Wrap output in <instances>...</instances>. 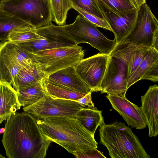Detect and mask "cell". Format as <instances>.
Wrapping results in <instances>:
<instances>
[{"instance_id":"31","label":"cell","mask_w":158,"mask_h":158,"mask_svg":"<svg viewBox=\"0 0 158 158\" xmlns=\"http://www.w3.org/2000/svg\"><path fill=\"white\" fill-rule=\"evenodd\" d=\"M148 80L154 82L158 81V61L156 62L148 72L143 78L142 80Z\"/></svg>"},{"instance_id":"19","label":"cell","mask_w":158,"mask_h":158,"mask_svg":"<svg viewBox=\"0 0 158 158\" xmlns=\"http://www.w3.org/2000/svg\"><path fill=\"white\" fill-rule=\"evenodd\" d=\"M46 77L39 67L34 63L21 69L14 79L11 85L17 90L36 84Z\"/></svg>"},{"instance_id":"10","label":"cell","mask_w":158,"mask_h":158,"mask_svg":"<svg viewBox=\"0 0 158 158\" xmlns=\"http://www.w3.org/2000/svg\"><path fill=\"white\" fill-rule=\"evenodd\" d=\"M137 11L135 26L129 35L123 40L148 48L152 47L154 34L158 30L157 19L146 2Z\"/></svg>"},{"instance_id":"5","label":"cell","mask_w":158,"mask_h":158,"mask_svg":"<svg viewBox=\"0 0 158 158\" xmlns=\"http://www.w3.org/2000/svg\"><path fill=\"white\" fill-rule=\"evenodd\" d=\"M78 45L28 52L33 62L46 76L59 70L74 66L83 59L85 51Z\"/></svg>"},{"instance_id":"3","label":"cell","mask_w":158,"mask_h":158,"mask_svg":"<svg viewBox=\"0 0 158 158\" xmlns=\"http://www.w3.org/2000/svg\"><path fill=\"white\" fill-rule=\"evenodd\" d=\"M100 143L107 149L111 158H150L131 128L116 121L105 123L99 129Z\"/></svg>"},{"instance_id":"23","label":"cell","mask_w":158,"mask_h":158,"mask_svg":"<svg viewBox=\"0 0 158 158\" xmlns=\"http://www.w3.org/2000/svg\"><path fill=\"white\" fill-rule=\"evenodd\" d=\"M42 83L46 94L53 98L76 101L86 94L50 83L44 78Z\"/></svg>"},{"instance_id":"16","label":"cell","mask_w":158,"mask_h":158,"mask_svg":"<svg viewBox=\"0 0 158 158\" xmlns=\"http://www.w3.org/2000/svg\"><path fill=\"white\" fill-rule=\"evenodd\" d=\"M44 79L50 83L79 93L87 94L91 91L89 87L77 73L74 66L58 71Z\"/></svg>"},{"instance_id":"11","label":"cell","mask_w":158,"mask_h":158,"mask_svg":"<svg viewBox=\"0 0 158 158\" xmlns=\"http://www.w3.org/2000/svg\"><path fill=\"white\" fill-rule=\"evenodd\" d=\"M109 56L100 53L83 59L74 66L80 77L92 92L101 91L100 85Z\"/></svg>"},{"instance_id":"28","label":"cell","mask_w":158,"mask_h":158,"mask_svg":"<svg viewBox=\"0 0 158 158\" xmlns=\"http://www.w3.org/2000/svg\"><path fill=\"white\" fill-rule=\"evenodd\" d=\"M116 13L137 10L132 0H98Z\"/></svg>"},{"instance_id":"21","label":"cell","mask_w":158,"mask_h":158,"mask_svg":"<svg viewBox=\"0 0 158 158\" xmlns=\"http://www.w3.org/2000/svg\"><path fill=\"white\" fill-rule=\"evenodd\" d=\"M157 61L158 51L152 47L150 48L138 66L128 78L127 82V88L128 89L135 83L142 80L143 77Z\"/></svg>"},{"instance_id":"26","label":"cell","mask_w":158,"mask_h":158,"mask_svg":"<svg viewBox=\"0 0 158 158\" xmlns=\"http://www.w3.org/2000/svg\"><path fill=\"white\" fill-rule=\"evenodd\" d=\"M35 30L30 26L17 27L10 32L8 41L18 44L31 40L44 38L37 34Z\"/></svg>"},{"instance_id":"8","label":"cell","mask_w":158,"mask_h":158,"mask_svg":"<svg viewBox=\"0 0 158 158\" xmlns=\"http://www.w3.org/2000/svg\"><path fill=\"white\" fill-rule=\"evenodd\" d=\"M85 107L76 101L52 98L46 94L35 103L23 107L24 111L36 119L62 116H75Z\"/></svg>"},{"instance_id":"27","label":"cell","mask_w":158,"mask_h":158,"mask_svg":"<svg viewBox=\"0 0 158 158\" xmlns=\"http://www.w3.org/2000/svg\"><path fill=\"white\" fill-rule=\"evenodd\" d=\"M72 5L97 16L105 19L98 0H70Z\"/></svg>"},{"instance_id":"35","label":"cell","mask_w":158,"mask_h":158,"mask_svg":"<svg viewBox=\"0 0 158 158\" xmlns=\"http://www.w3.org/2000/svg\"><path fill=\"white\" fill-rule=\"evenodd\" d=\"M5 127H2L0 128V134H3L5 131Z\"/></svg>"},{"instance_id":"25","label":"cell","mask_w":158,"mask_h":158,"mask_svg":"<svg viewBox=\"0 0 158 158\" xmlns=\"http://www.w3.org/2000/svg\"><path fill=\"white\" fill-rule=\"evenodd\" d=\"M52 20L60 26L65 25L69 10L72 9L70 0H49Z\"/></svg>"},{"instance_id":"18","label":"cell","mask_w":158,"mask_h":158,"mask_svg":"<svg viewBox=\"0 0 158 158\" xmlns=\"http://www.w3.org/2000/svg\"><path fill=\"white\" fill-rule=\"evenodd\" d=\"M21 106L18 92L12 85L0 81V125L20 110Z\"/></svg>"},{"instance_id":"17","label":"cell","mask_w":158,"mask_h":158,"mask_svg":"<svg viewBox=\"0 0 158 158\" xmlns=\"http://www.w3.org/2000/svg\"><path fill=\"white\" fill-rule=\"evenodd\" d=\"M141 109L146 119L150 137L158 134V86L149 87L145 94L141 96Z\"/></svg>"},{"instance_id":"22","label":"cell","mask_w":158,"mask_h":158,"mask_svg":"<svg viewBox=\"0 0 158 158\" xmlns=\"http://www.w3.org/2000/svg\"><path fill=\"white\" fill-rule=\"evenodd\" d=\"M42 80L36 84L16 90L21 106L23 107L31 105L41 99L46 95Z\"/></svg>"},{"instance_id":"36","label":"cell","mask_w":158,"mask_h":158,"mask_svg":"<svg viewBox=\"0 0 158 158\" xmlns=\"http://www.w3.org/2000/svg\"><path fill=\"white\" fill-rule=\"evenodd\" d=\"M0 158H5V157L3 156L1 154H0Z\"/></svg>"},{"instance_id":"20","label":"cell","mask_w":158,"mask_h":158,"mask_svg":"<svg viewBox=\"0 0 158 158\" xmlns=\"http://www.w3.org/2000/svg\"><path fill=\"white\" fill-rule=\"evenodd\" d=\"M75 117L81 124L93 136L99 126L104 123L102 111L94 107L83 108L77 113Z\"/></svg>"},{"instance_id":"30","label":"cell","mask_w":158,"mask_h":158,"mask_svg":"<svg viewBox=\"0 0 158 158\" xmlns=\"http://www.w3.org/2000/svg\"><path fill=\"white\" fill-rule=\"evenodd\" d=\"M77 158H106L97 148H93L82 152H77L73 154Z\"/></svg>"},{"instance_id":"29","label":"cell","mask_w":158,"mask_h":158,"mask_svg":"<svg viewBox=\"0 0 158 158\" xmlns=\"http://www.w3.org/2000/svg\"><path fill=\"white\" fill-rule=\"evenodd\" d=\"M72 9L75 10L81 15L94 24L97 27L112 31L111 29L105 19L101 18L89 14L75 6H72Z\"/></svg>"},{"instance_id":"6","label":"cell","mask_w":158,"mask_h":158,"mask_svg":"<svg viewBox=\"0 0 158 158\" xmlns=\"http://www.w3.org/2000/svg\"><path fill=\"white\" fill-rule=\"evenodd\" d=\"M63 26L77 44L87 43L100 53L109 55L117 44L115 38H107L94 24L81 15H78L73 23Z\"/></svg>"},{"instance_id":"15","label":"cell","mask_w":158,"mask_h":158,"mask_svg":"<svg viewBox=\"0 0 158 158\" xmlns=\"http://www.w3.org/2000/svg\"><path fill=\"white\" fill-rule=\"evenodd\" d=\"M150 48L123 40L117 44L109 56L117 58L126 64L129 78L145 56Z\"/></svg>"},{"instance_id":"37","label":"cell","mask_w":158,"mask_h":158,"mask_svg":"<svg viewBox=\"0 0 158 158\" xmlns=\"http://www.w3.org/2000/svg\"></svg>"},{"instance_id":"4","label":"cell","mask_w":158,"mask_h":158,"mask_svg":"<svg viewBox=\"0 0 158 158\" xmlns=\"http://www.w3.org/2000/svg\"><path fill=\"white\" fill-rule=\"evenodd\" d=\"M0 9L35 29L52 21L49 0H1Z\"/></svg>"},{"instance_id":"24","label":"cell","mask_w":158,"mask_h":158,"mask_svg":"<svg viewBox=\"0 0 158 158\" xmlns=\"http://www.w3.org/2000/svg\"><path fill=\"white\" fill-rule=\"evenodd\" d=\"M28 26L30 25L0 9V41L1 42L8 41L9 33L14 29Z\"/></svg>"},{"instance_id":"32","label":"cell","mask_w":158,"mask_h":158,"mask_svg":"<svg viewBox=\"0 0 158 158\" xmlns=\"http://www.w3.org/2000/svg\"><path fill=\"white\" fill-rule=\"evenodd\" d=\"M92 92L90 91L86 95L76 101H77L85 107L87 106L88 108H92L94 107V103L91 99Z\"/></svg>"},{"instance_id":"7","label":"cell","mask_w":158,"mask_h":158,"mask_svg":"<svg viewBox=\"0 0 158 158\" xmlns=\"http://www.w3.org/2000/svg\"><path fill=\"white\" fill-rule=\"evenodd\" d=\"M34 63L29 53L8 41L0 43V81L10 84L23 68Z\"/></svg>"},{"instance_id":"1","label":"cell","mask_w":158,"mask_h":158,"mask_svg":"<svg viewBox=\"0 0 158 158\" xmlns=\"http://www.w3.org/2000/svg\"><path fill=\"white\" fill-rule=\"evenodd\" d=\"M2 142L8 158H44L51 142L45 138L37 119L24 111L7 120Z\"/></svg>"},{"instance_id":"33","label":"cell","mask_w":158,"mask_h":158,"mask_svg":"<svg viewBox=\"0 0 158 158\" xmlns=\"http://www.w3.org/2000/svg\"><path fill=\"white\" fill-rule=\"evenodd\" d=\"M152 47L158 51V30L156 31L154 34Z\"/></svg>"},{"instance_id":"34","label":"cell","mask_w":158,"mask_h":158,"mask_svg":"<svg viewBox=\"0 0 158 158\" xmlns=\"http://www.w3.org/2000/svg\"><path fill=\"white\" fill-rule=\"evenodd\" d=\"M137 9L146 2V0H132Z\"/></svg>"},{"instance_id":"2","label":"cell","mask_w":158,"mask_h":158,"mask_svg":"<svg viewBox=\"0 0 158 158\" xmlns=\"http://www.w3.org/2000/svg\"><path fill=\"white\" fill-rule=\"evenodd\" d=\"M44 136L73 154L93 148L98 145L93 136L75 116H62L37 119Z\"/></svg>"},{"instance_id":"14","label":"cell","mask_w":158,"mask_h":158,"mask_svg":"<svg viewBox=\"0 0 158 158\" xmlns=\"http://www.w3.org/2000/svg\"><path fill=\"white\" fill-rule=\"evenodd\" d=\"M35 30L44 38L36 40L45 50L77 45L63 26H56L51 23Z\"/></svg>"},{"instance_id":"12","label":"cell","mask_w":158,"mask_h":158,"mask_svg":"<svg viewBox=\"0 0 158 158\" xmlns=\"http://www.w3.org/2000/svg\"><path fill=\"white\" fill-rule=\"evenodd\" d=\"M98 2L105 19L114 34L117 44L121 42L129 35L134 29L137 17V10L116 13Z\"/></svg>"},{"instance_id":"13","label":"cell","mask_w":158,"mask_h":158,"mask_svg":"<svg viewBox=\"0 0 158 158\" xmlns=\"http://www.w3.org/2000/svg\"><path fill=\"white\" fill-rule=\"evenodd\" d=\"M113 109L123 118L131 128L143 129L147 125L145 118L141 109L128 100L126 97L108 94L106 96Z\"/></svg>"},{"instance_id":"9","label":"cell","mask_w":158,"mask_h":158,"mask_svg":"<svg viewBox=\"0 0 158 158\" xmlns=\"http://www.w3.org/2000/svg\"><path fill=\"white\" fill-rule=\"evenodd\" d=\"M128 78V67L123 61L109 56L100 87L102 93L126 97Z\"/></svg>"}]
</instances>
